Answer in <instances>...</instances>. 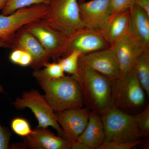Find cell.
Instances as JSON below:
<instances>
[{
  "mask_svg": "<svg viewBox=\"0 0 149 149\" xmlns=\"http://www.w3.org/2000/svg\"><path fill=\"white\" fill-rule=\"evenodd\" d=\"M91 111L83 107L55 112L65 139L73 143L77 141L88 125Z\"/></svg>",
  "mask_w": 149,
  "mask_h": 149,
  "instance_id": "10",
  "label": "cell"
},
{
  "mask_svg": "<svg viewBox=\"0 0 149 149\" xmlns=\"http://www.w3.org/2000/svg\"><path fill=\"white\" fill-rule=\"evenodd\" d=\"M105 141L104 126L100 115L91 111L88 125L72 145V149H98Z\"/></svg>",
  "mask_w": 149,
  "mask_h": 149,
  "instance_id": "13",
  "label": "cell"
},
{
  "mask_svg": "<svg viewBox=\"0 0 149 149\" xmlns=\"http://www.w3.org/2000/svg\"><path fill=\"white\" fill-rule=\"evenodd\" d=\"M106 142H134L141 140L142 134L134 115L110 107L100 115Z\"/></svg>",
  "mask_w": 149,
  "mask_h": 149,
  "instance_id": "5",
  "label": "cell"
},
{
  "mask_svg": "<svg viewBox=\"0 0 149 149\" xmlns=\"http://www.w3.org/2000/svg\"><path fill=\"white\" fill-rule=\"evenodd\" d=\"M130 10L112 15L102 32L110 47H112L128 35Z\"/></svg>",
  "mask_w": 149,
  "mask_h": 149,
  "instance_id": "18",
  "label": "cell"
},
{
  "mask_svg": "<svg viewBox=\"0 0 149 149\" xmlns=\"http://www.w3.org/2000/svg\"><path fill=\"white\" fill-rule=\"evenodd\" d=\"M134 69L147 95H149V50L144 51L137 58Z\"/></svg>",
  "mask_w": 149,
  "mask_h": 149,
  "instance_id": "19",
  "label": "cell"
},
{
  "mask_svg": "<svg viewBox=\"0 0 149 149\" xmlns=\"http://www.w3.org/2000/svg\"><path fill=\"white\" fill-rule=\"evenodd\" d=\"M22 28L36 37L50 58L58 59L69 53V40L41 20L29 23Z\"/></svg>",
  "mask_w": 149,
  "mask_h": 149,
  "instance_id": "8",
  "label": "cell"
},
{
  "mask_svg": "<svg viewBox=\"0 0 149 149\" xmlns=\"http://www.w3.org/2000/svg\"><path fill=\"white\" fill-rule=\"evenodd\" d=\"M112 106L131 115L145 108L146 92L136 76L135 70L111 82Z\"/></svg>",
  "mask_w": 149,
  "mask_h": 149,
  "instance_id": "4",
  "label": "cell"
},
{
  "mask_svg": "<svg viewBox=\"0 0 149 149\" xmlns=\"http://www.w3.org/2000/svg\"><path fill=\"white\" fill-rule=\"evenodd\" d=\"M25 138V145L31 149H69L73 145L64 138L55 136L47 128L37 127Z\"/></svg>",
  "mask_w": 149,
  "mask_h": 149,
  "instance_id": "17",
  "label": "cell"
},
{
  "mask_svg": "<svg viewBox=\"0 0 149 149\" xmlns=\"http://www.w3.org/2000/svg\"><path fill=\"white\" fill-rule=\"evenodd\" d=\"M84 27L103 32L112 16L110 0H91L79 3Z\"/></svg>",
  "mask_w": 149,
  "mask_h": 149,
  "instance_id": "9",
  "label": "cell"
},
{
  "mask_svg": "<svg viewBox=\"0 0 149 149\" xmlns=\"http://www.w3.org/2000/svg\"><path fill=\"white\" fill-rule=\"evenodd\" d=\"M134 115L143 138L148 137L149 135V106H147L143 110Z\"/></svg>",
  "mask_w": 149,
  "mask_h": 149,
  "instance_id": "24",
  "label": "cell"
},
{
  "mask_svg": "<svg viewBox=\"0 0 149 149\" xmlns=\"http://www.w3.org/2000/svg\"><path fill=\"white\" fill-rule=\"evenodd\" d=\"M112 15L130 10L133 0H110Z\"/></svg>",
  "mask_w": 149,
  "mask_h": 149,
  "instance_id": "26",
  "label": "cell"
},
{
  "mask_svg": "<svg viewBox=\"0 0 149 149\" xmlns=\"http://www.w3.org/2000/svg\"><path fill=\"white\" fill-rule=\"evenodd\" d=\"M10 48L22 49L30 54L33 59L30 67L35 70L44 66L51 58L36 37L22 27L15 33Z\"/></svg>",
  "mask_w": 149,
  "mask_h": 149,
  "instance_id": "12",
  "label": "cell"
},
{
  "mask_svg": "<svg viewBox=\"0 0 149 149\" xmlns=\"http://www.w3.org/2000/svg\"><path fill=\"white\" fill-rule=\"evenodd\" d=\"M50 0H7L2 10V14L9 15L20 9L35 5L45 4L48 5Z\"/></svg>",
  "mask_w": 149,
  "mask_h": 149,
  "instance_id": "21",
  "label": "cell"
},
{
  "mask_svg": "<svg viewBox=\"0 0 149 149\" xmlns=\"http://www.w3.org/2000/svg\"><path fill=\"white\" fill-rule=\"evenodd\" d=\"M10 137V132L6 128L1 125L0 119V149L9 148Z\"/></svg>",
  "mask_w": 149,
  "mask_h": 149,
  "instance_id": "27",
  "label": "cell"
},
{
  "mask_svg": "<svg viewBox=\"0 0 149 149\" xmlns=\"http://www.w3.org/2000/svg\"><path fill=\"white\" fill-rule=\"evenodd\" d=\"M40 20L68 40L85 28L78 0H50L47 13Z\"/></svg>",
  "mask_w": 149,
  "mask_h": 149,
  "instance_id": "3",
  "label": "cell"
},
{
  "mask_svg": "<svg viewBox=\"0 0 149 149\" xmlns=\"http://www.w3.org/2000/svg\"><path fill=\"white\" fill-rule=\"evenodd\" d=\"M69 53L73 49L85 54L109 48L101 32L85 28L69 40Z\"/></svg>",
  "mask_w": 149,
  "mask_h": 149,
  "instance_id": "15",
  "label": "cell"
},
{
  "mask_svg": "<svg viewBox=\"0 0 149 149\" xmlns=\"http://www.w3.org/2000/svg\"><path fill=\"white\" fill-rule=\"evenodd\" d=\"M128 35L143 50H149V15L133 4L130 9Z\"/></svg>",
  "mask_w": 149,
  "mask_h": 149,
  "instance_id": "14",
  "label": "cell"
},
{
  "mask_svg": "<svg viewBox=\"0 0 149 149\" xmlns=\"http://www.w3.org/2000/svg\"><path fill=\"white\" fill-rule=\"evenodd\" d=\"M7 0H0V10H2Z\"/></svg>",
  "mask_w": 149,
  "mask_h": 149,
  "instance_id": "30",
  "label": "cell"
},
{
  "mask_svg": "<svg viewBox=\"0 0 149 149\" xmlns=\"http://www.w3.org/2000/svg\"><path fill=\"white\" fill-rule=\"evenodd\" d=\"M84 104L100 115L112 106L111 82L79 61L77 77Z\"/></svg>",
  "mask_w": 149,
  "mask_h": 149,
  "instance_id": "1",
  "label": "cell"
},
{
  "mask_svg": "<svg viewBox=\"0 0 149 149\" xmlns=\"http://www.w3.org/2000/svg\"><path fill=\"white\" fill-rule=\"evenodd\" d=\"M2 47L8 48V44L5 40L3 39H0V48ZM0 92L4 93V90L3 87L0 85Z\"/></svg>",
  "mask_w": 149,
  "mask_h": 149,
  "instance_id": "29",
  "label": "cell"
},
{
  "mask_svg": "<svg viewBox=\"0 0 149 149\" xmlns=\"http://www.w3.org/2000/svg\"><path fill=\"white\" fill-rule=\"evenodd\" d=\"M142 143V142L141 140L134 142L124 143L105 141L98 149H131Z\"/></svg>",
  "mask_w": 149,
  "mask_h": 149,
  "instance_id": "25",
  "label": "cell"
},
{
  "mask_svg": "<svg viewBox=\"0 0 149 149\" xmlns=\"http://www.w3.org/2000/svg\"><path fill=\"white\" fill-rule=\"evenodd\" d=\"M133 4L143 9L149 15V0H133Z\"/></svg>",
  "mask_w": 149,
  "mask_h": 149,
  "instance_id": "28",
  "label": "cell"
},
{
  "mask_svg": "<svg viewBox=\"0 0 149 149\" xmlns=\"http://www.w3.org/2000/svg\"><path fill=\"white\" fill-rule=\"evenodd\" d=\"M34 76L45 91L46 100L54 112L83 107L81 88L72 76L65 75L57 79Z\"/></svg>",
  "mask_w": 149,
  "mask_h": 149,
  "instance_id": "2",
  "label": "cell"
},
{
  "mask_svg": "<svg viewBox=\"0 0 149 149\" xmlns=\"http://www.w3.org/2000/svg\"><path fill=\"white\" fill-rule=\"evenodd\" d=\"M85 0H78V3H83V2L85 1Z\"/></svg>",
  "mask_w": 149,
  "mask_h": 149,
  "instance_id": "31",
  "label": "cell"
},
{
  "mask_svg": "<svg viewBox=\"0 0 149 149\" xmlns=\"http://www.w3.org/2000/svg\"><path fill=\"white\" fill-rule=\"evenodd\" d=\"M11 127L16 135L22 137L28 136L32 130L28 121L22 118H14L11 123Z\"/></svg>",
  "mask_w": 149,
  "mask_h": 149,
  "instance_id": "23",
  "label": "cell"
},
{
  "mask_svg": "<svg viewBox=\"0 0 149 149\" xmlns=\"http://www.w3.org/2000/svg\"><path fill=\"white\" fill-rule=\"evenodd\" d=\"M42 70H36L33 72V76L37 75L48 78L57 79L65 76L64 72L58 62L46 63Z\"/></svg>",
  "mask_w": 149,
  "mask_h": 149,
  "instance_id": "22",
  "label": "cell"
},
{
  "mask_svg": "<svg viewBox=\"0 0 149 149\" xmlns=\"http://www.w3.org/2000/svg\"><path fill=\"white\" fill-rule=\"evenodd\" d=\"M13 104L18 109L26 108L31 109L38 120V128H46L51 126L56 130L59 136L63 138V131L57 121L54 111L45 96L39 91L32 90L24 92L20 97L17 98Z\"/></svg>",
  "mask_w": 149,
  "mask_h": 149,
  "instance_id": "6",
  "label": "cell"
},
{
  "mask_svg": "<svg viewBox=\"0 0 149 149\" xmlns=\"http://www.w3.org/2000/svg\"><path fill=\"white\" fill-rule=\"evenodd\" d=\"M48 5L40 4L20 9L9 15H0V39L5 40L10 48L17 32L25 25L41 20Z\"/></svg>",
  "mask_w": 149,
  "mask_h": 149,
  "instance_id": "7",
  "label": "cell"
},
{
  "mask_svg": "<svg viewBox=\"0 0 149 149\" xmlns=\"http://www.w3.org/2000/svg\"><path fill=\"white\" fill-rule=\"evenodd\" d=\"M82 53L80 51L73 49L63 58L58 59L64 72L71 74L73 77H77L79 68V58Z\"/></svg>",
  "mask_w": 149,
  "mask_h": 149,
  "instance_id": "20",
  "label": "cell"
},
{
  "mask_svg": "<svg viewBox=\"0 0 149 149\" xmlns=\"http://www.w3.org/2000/svg\"><path fill=\"white\" fill-rule=\"evenodd\" d=\"M79 61L90 67L111 82L120 77L119 65L114 51L111 48L81 54Z\"/></svg>",
  "mask_w": 149,
  "mask_h": 149,
  "instance_id": "11",
  "label": "cell"
},
{
  "mask_svg": "<svg viewBox=\"0 0 149 149\" xmlns=\"http://www.w3.org/2000/svg\"><path fill=\"white\" fill-rule=\"evenodd\" d=\"M110 48L114 51L117 58L120 77H124L133 70L137 58L144 51L128 35Z\"/></svg>",
  "mask_w": 149,
  "mask_h": 149,
  "instance_id": "16",
  "label": "cell"
}]
</instances>
